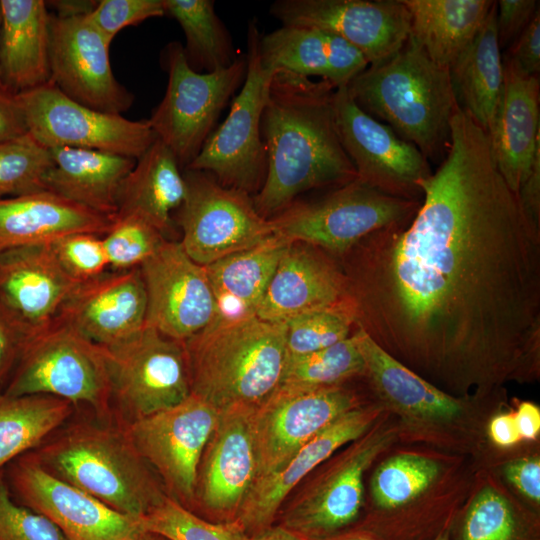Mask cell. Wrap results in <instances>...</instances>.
Segmentation results:
<instances>
[{
  "mask_svg": "<svg viewBox=\"0 0 540 540\" xmlns=\"http://www.w3.org/2000/svg\"><path fill=\"white\" fill-rule=\"evenodd\" d=\"M50 150L30 133L0 143V199L44 190Z\"/></svg>",
  "mask_w": 540,
  "mask_h": 540,
  "instance_id": "cell-40",
  "label": "cell"
},
{
  "mask_svg": "<svg viewBox=\"0 0 540 540\" xmlns=\"http://www.w3.org/2000/svg\"><path fill=\"white\" fill-rule=\"evenodd\" d=\"M111 382V400L129 423L169 409L190 394L183 342L145 325L132 337L102 346Z\"/></svg>",
  "mask_w": 540,
  "mask_h": 540,
  "instance_id": "cell-12",
  "label": "cell"
},
{
  "mask_svg": "<svg viewBox=\"0 0 540 540\" xmlns=\"http://www.w3.org/2000/svg\"><path fill=\"white\" fill-rule=\"evenodd\" d=\"M420 203L385 194L355 179L319 200L294 201L270 220L275 234L337 258L378 230L408 223Z\"/></svg>",
  "mask_w": 540,
  "mask_h": 540,
  "instance_id": "cell-7",
  "label": "cell"
},
{
  "mask_svg": "<svg viewBox=\"0 0 540 540\" xmlns=\"http://www.w3.org/2000/svg\"><path fill=\"white\" fill-rule=\"evenodd\" d=\"M408 222L335 258L355 326L413 371L490 386L535 353L540 230L500 174L489 135L457 109L445 158Z\"/></svg>",
  "mask_w": 540,
  "mask_h": 540,
  "instance_id": "cell-1",
  "label": "cell"
},
{
  "mask_svg": "<svg viewBox=\"0 0 540 540\" xmlns=\"http://www.w3.org/2000/svg\"><path fill=\"white\" fill-rule=\"evenodd\" d=\"M393 434L392 429L374 424L334 453L293 496L280 525L306 540L329 537L350 525L363 504L364 473Z\"/></svg>",
  "mask_w": 540,
  "mask_h": 540,
  "instance_id": "cell-10",
  "label": "cell"
},
{
  "mask_svg": "<svg viewBox=\"0 0 540 540\" xmlns=\"http://www.w3.org/2000/svg\"><path fill=\"white\" fill-rule=\"evenodd\" d=\"M49 245L63 270L78 283L93 279L109 270L100 235L75 233Z\"/></svg>",
  "mask_w": 540,
  "mask_h": 540,
  "instance_id": "cell-45",
  "label": "cell"
},
{
  "mask_svg": "<svg viewBox=\"0 0 540 540\" xmlns=\"http://www.w3.org/2000/svg\"><path fill=\"white\" fill-rule=\"evenodd\" d=\"M285 334V323L257 316L211 322L183 342L191 394L218 411L259 405L281 380Z\"/></svg>",
  "mask_w": 540,
  "mask_h": 540,
  "instance_id": "cell-4",
  "label": "cell"
},
{
  "mask_svg": "<svg viewBox=\"0 0 540 540\" xmlns=\"http://www.w3.org/2000/svg\"><path fill=\"white\" fill-rule=\"evenodd\" d=\"M110 44L87 15H51L50 83L92 109L127 111L134 96L113 74Z\"/></svg>",
  "mask_w": 540,
  "mask_h": 540,
  "instance_id": "cell-18",
  "label": "cell"
},
{
  "mask_svg": "<svg viewBox=\"0 0 540 540\" xmlns=\"http://www.w3.org/2000/svg\"><path fill=\"white\" fill-rule=\"evenodd\" d=\"M168 84L147 120L152 130L186 169L201 151L230 97L243 83L246 57L213 72L193 70L179 43L166 48Z\"/></svg>",
  "mask_w": 540,
  "mask_h": 540,
  "instance_id": "cell-8",
  "label": "cell"
},
{
  "mask_svg": "<svg viewBox=\"0 0 540 540\" xmlns=\"http://www.w3.org/2000/svg\"><path fill=\"white\" fill-rule=\"evenodd\" d=\"M17 96L28 133L47 149L73 147L138 159L157 139L147 120L92 109L50 82Z\"/></svg>",
  "mask_w": 540,
  "mask_h": 540,
  "instance_id": "cell-13",
  "label": "cell"
},
{
  "mask_svg": "<svg viewBox=\"0 0 540 540\" xmlns=\"http://www.w3.org/2000/svg\"><path fill=\"white\" fill-rule=\"evenodd\" d=\"M165 14L181 26L190 67L206 72L228 67L235 59L230 36L210 0H163Z\"/></svg>",
  "mask_w": 540,
  "mask_h": 540,
  "instance_id": "cell-37",
  "label": "cell"
},
{
  "mask_svg": "<svg viewBox=\"0 0 540 540\" xmlns=\"http://www.w3.org/2000/svg\"><path fill=\"white\" fill-rule=\"evenodd\" d=\"M290 243L286 238L273 234L251 248L204 266L216 301L213 321L256 316L276 267Z\"/></svg>",
  "mask_w": 540,
  "mask_h": 540,
  "instance_id": "cell-32",
  "label": "cell"
},
{
  "mask_svg": "<svg viewBox=\"0 0 540 540\" xmlns=\"http://www.w3.org/2000/svg\"><path fill=\"white\" fill-rule=\"evenodd\" d=\"M153 225L134 214L116 215L102 236L109 270L138 268L166 240Z\"/></svg>",
  "mask_w": 540,
  "mask_h": 540,
  "instance_id": "cell-44",
  "label": "cell"
},
{
  "mask_svg": "<svg viewBox=\"0 0 540 540\" xmlns=\"http://www.w3.org/2000/svg\"><path fill=\"white\" fill-rule=\"evenodd\" d=\"M316 540H381L371 531L361 527L347 531H340L329 537Z\"/></svg>",
  "mask_w": 540,
  "mask_h": 540,
  "instance_id": "cell-58",
  "label": "cell"
},
{
  "mask_svg": "<svg viewBox=\"0 0 540 540\" xmlns=\"http://www.w3.org/2000/svg\"><path fill=\"white\" fill-rule=\"evenodd\" d=\"M139 270L147 298L145 325L184 342L214 320L216 301L205 268L180 242L165 240Z\"/></svg>",
  "mask_w": 540,
  "mask_h": 540,
  "instance_id": "cell-19",
  "label": "cell"
},
{
  "mask_svg": "<svg viewBox=\"0 0 540 540\" xmlns=\"http://www.w3.org/2000/svg\"><path fill=\"white\" fill-rule=\"evenodd\" d=\"M113 218L42 190L0 199V253L75 233L103 236Z\"/></svg>",
  "mask_w": 540,
  "mask_h": 540,
  "instance_id": "cell-28",
  "label": "cell"
},
{
  "mask_svg": "<svg viewBox=\"0 0 540 540\" xmlns=\"http://www.w3.org/2000/svg\"><path fill=\"white\" fill-rule=\"evenodd\" d=\"M410 37L438 65L449 68L471 42L495 1L402 0Z\"/></svg>",
  "mask_w": 540,
  "mask_h": 540,
  "instance_id": "cell-35",
  "label": "cell"
},
{
  "mask_svg": "<svg viewBox=\"0 0 540 540\" xmlns=\"http://www.w3.org/2000/svg\"><path fill=\"white\" fill-rule=\"evenodd\" d=\"M255 407L234 405L219 410L217 424L201 455L193 506L217 522L235 521L256 481L252 431Z\"/></svg>",
  "mask_w": 540,
  "mask_h": 540,
  "instance_id": "cell-21",
  "label": "cell"
},
{
  "mask_svg": "<svg viewBox=\"0 0 540 540\" xmlns=\"http://www.w3.org/2000/svg\"><path fill=\"white\" fill-rule=\"evenodd\" d=\"M0 26H1V14H0ZM0 88H5L2 81L1 68H0Z\"/></svg>",
  "mask_w": 540,
  "mask_h": 540,
  "instance_id": "cell-61",
  "label": "cell"
},
{
  "mask_svg": "<svg viewBox=\"0 0 540 540\" xmlns=\"http://www.w3.org/2000/svg\"><path fill=\"white\" fill-rule=\"evenodd\" d=\"M333 110L340 142L357 179L385 194L420 200L418 183L432 173L422 152L363 111L347 86L335 89Z\"/></svg>",
  "mask_w": 540,
  "mask_h": 540,
  "instance_id": "cell-16",
  "label": "cell"
},
{
  "mask_svg": "<svg viewBox=\"0 0 540 540\" xmlns=\"http://www.w3.org/2000/svg\"><path fill=\"white\" fill-rule=\"evenodd\" d=\"M73 406L51 395L9 396L0 392V470L40 446L69 418Z\"/></svg>",
  "mask_w": 540,
  "mask_h": 540,
  "instance_id": "cell-36",
  "label": "cell"
},
{
  "mask_svg": "<svg viewBox=\"0 0 540 540\" xmlns=\"http://www.w3.org/2000/svg\"><path fill=\"white\" fill-rule=\"evenodd\" d=\"M0 68L14 94L50 82V19L43 0H0Z\"/></svg>",
  "mask_w": 540,
  "mask_h": 540,
  "instance_id": "cell-29",
  "label": "cell"
},
{
  "mask_svg": "<svg viewBox=\"0 0 540 540\" xmlns=\"http://www.w3.org/2000/svg\"><path fill=\"white\" fill-rule=\"evenodd\" d=\"M347 89L363 111L385 121L427 159L446 154L458 108L449 71L410 36L393 55L368 65Z\"/></svg>",
  "mask_w": 540,
  "mask_h": 540,
  "instance_id": "cell-3",
  "label": "cell"
},
{
  "mask_svg": "<svg viewBox=\"0 0 540 540\" xmlns=\"http://www.w3.org/2000/svg\"><path fill=\"white\" fill-rule=\"evenodd\" d=\"M517 198L527 220L540 230V155L536 158L528 177L521 184Z\"/></svg>",
  "mask_w": 540,
  "mask_h": 540,
  "instance_id": "cell-52",
  "label": "cell"
},
{
  "mask_svg": "<svg viewBox=\"0 0 540 540\" xmlns=\"http://www.w3.org/2000/svg\"><path fill=\"white\" fill-rule=\"evenodd\" d=\"M358 406L356 394L342 385L316 389L278 385L252 414L256 480L280 470L316 434Z\"/></svg>",
  "mask_w": 540,
  "mask_h": 540,
  "instance_id": "cell-17",
  "label": "cell"
},
{
  "mask_svg": "<svg viewBox=\"0 0 540 540\" xmlns=\"http://www.w3.org/2000/svg\"><path fill=\"white\" fill-rule=\"evenodd\" d=\"M270 13L283 25L339 36L369 65L393 55L410 35V15L402 0H278Z\"/></svg>",
  "mask_w": 540,
  "mask_h": 540,
  "instance_id": "cell-20",
  "label": "cell"
},
{
  "mask_svg": "<svg viewBox=\"0 0 540 540\" xmlns=\"http://www.w3.org/2000/svg\"><path fill=\"white\" fill-rule=\"evenodd\" d=\"M28 132L24 111L17 94L0 88V143Z\"/></svg>",
  "mask_w": 540,
  "mask_h": 540,
  "instance_id": "cell-51",
  "label": "cell"
},
{
  "mask_svg": "<svg viewBox=\"0 0 540 540\" xmlns=\"http://www.w3.org/2000/svg\"><path fill=\"white\" fill-rule=\"evenodd\" d=\"M489 434L495 444L503 447L511 446L521 439L513 414H501L493 418Z\"/></svg>",
  "mask_w": 540,
  "mask_h": 540,
  "instance_id": "cell-55",
  "label": "cell"
},
{
  "mask_svg": "<svg viewBox=\"0 0 540 540\" xmlns=\"http://www.w3.org/2000/svg\"><path fill=\"white\" fill-rule=\"evenodd\" d=\"M22 337L0 312V379L17 361Z\"/></svg>",
  "mask_w": 540,
  "mask_h": 540,
  "instance_id": "cell-53",
  "label": "cell"
},
{
  "mask_svg": "<svg viewBox=\"0 0 540 540\" xmlns=\"http://www.w3.org/2000/svg\"><path fill=\"white\" fill-rule=\"evenodd\" d=\"M49 150L52 165L44 177V190L114 218L121 185L137 159L73 147Z\"/></svg>",
  "mask_w": 540,
  "mask_h": 540,
  "instance_id": "cell-30",
  "label": "cell"
},
{
  "mask_svg": "<svg viewBox=\"0 0 540 540\" xmlns=\"http://www.w3.org/2000/svg\"><path fill=\"white\" fill-rule=\"evenodd\" d=\"M15 502L48 518L66 540H141V518L118 512L45 470L29 452L4 468Z\"/></svg>",
  "mask_w": 540,
  "mask_h": 540,
  "instance_id": "cell-14",
  "label": "cell"
},
{
  "mask_svg": "<svg viewBox=\"0 0 540 540\" xmlns=\"http://www.w3.org/2000/svg\"><path fill=\"white\" fill-rule=\"evenodd\" d=\"M185 195V179L175 156L156 139L124 179L116 215H137L165 235L172 230V213Z\"/></svg>",
  "mask_w": 540,
  "mask_h": 540,
  "instance_id": "cell-34",
  "label": "cell"
},
{
  "mask_svg": "<svg viewBox=\"0 0 540 540\" xmlns=\"http://www.w3.org/2000/svg\"><path fill=\"white\" fill-rule=\"evenodd\" d=\"M186 195L177 211L180 241L187 255L202 266L251 248L274 233L244 191L221 185L211 174L185 169Z\"/></svg>",
  "mask_w": 540,
  "mask_h": 540,
  "instance_id": "cell-11",
  "label": "cell"
},
{
  "mask_svg": "<svg viewBox=\"0 0 540 540\" xmlns=\"http://www.w3.org/2000/svg\"><path fill=\"white\" fill-rule=\"evenodd\" d=\"M141 540H168V539L154 533L146 532L141 538Z\"/></svg>",
  "mask_w": 540,
  "mask_h": 540,
  "instance_id": "cell-60",
  "label": "cell"
},
{
  "mask_svg": "<svg viewBox=\"0 0 540 540\" xmlns=\"http://www.w3.org/2000/svg\"><path fill=\"white\" fill-rule=\"evenodd\" d=\"M2 393L51 395L108 411L111 382L102 346L56 317L22 341L16 367Z\"/></svg>",
  "mask_w": 540,
  "mask_h": 540,
  "instance_id": "cell-6",
  "label": "cell"
},
{
  "mask_svg": "<svg viewBox=\"0 0 540 540\" xmlns=\"http://www.w3.org/2000/svg\"><path fill=\"white\" fill-rule=\"evenodd\" d=\"M513 415L521 439H536L540 431V409L531 402H522Z\"/></svg>",
  "mask_w": 540,
  "mask_h": 540,
  "instance_id": "cell-54",
  "label": "cell"
},
{
  "mask_svg": "<svg viewBox=\"0 0 540 540\" xmlns=\"http://www.w3.org/2000/svg\"><path fill=\"white\" fill-rule=\"evenodd\" d=\"M504 83L489 139L496 166L517 195L540 155L539 76L503 58Z\"/></svg>",
  "mask_w": 540,
  "mask_h": 540,
  "instance_id": "cell-26",
  "label": "cell"
},
{
  "mask_svg": "<svg viewBox=\"0 0 540 540\" xmlns=\"http://www.w3.org/2000/svg\"><path fill=\"white\" fill-rule=\"evenodd\" d=\"M334 91L325 80L275 70L261 120L266 176L252 198L264 218H272L303 192L357 179L337 133Z\"/></svg>",
  "mask_w": 540,
  "mask_h": 540,
  "instance_id": "cell-2",
  "label": "cell"
},
{
  "mask_svg": "<svg viewBox=\"0 0 540 540\" xmlns=\"http://www.w3.org/2000/svg\"><path fill=\"white\" fill-rule=\"evenodd\" d=\"M539 10L537 0L496 2V28L500 49L512 44Z\"/></svg>",
  "mask_w": 540,
  "mask_h": 540,
  "instance_id": "cell-48",
  "label": "cell"
},
{
  "mask_svg": "<svg viewBox=\"0 0 540 540\" xmlns=\"http://www.w3.org/2000/svg\"><path fill=\"white\" fill-rule=\"evenodd\" d=\"M163 15V0H100L87 14L110 43L125 27Z\"/></svg>",
  "mask_w": 540,
  "mask_h": 540,
  "instance_id": "cell-47",
  "label": "cell"
},
{
  "mask_svg": "<svg viewBox=\"0 0 540 540\" xmlns=\"http://www.w3.org/2000/svg\"><path fill=\"white\" fill-rule=\"evenodd\" d=\"M219 411L190 394L181 403L135 420L124 429L166 494L190 510L198 465Z\"/></svg>",
  "mask_w": 540,
  "mask_h": 540,
  "instance_id": "cell-15",
  "label": "cell"
},
{
  "mask_svg": "<svg viewBox=\"0 0 540 540\" xmlns=\"http://www.w3.org/2000/svg\"><path fill=\"white\" fill-rule=\"evenodd\" d=\"M349 303L337 260L322 249L291 242L283 253L256 316L273 323Z\"/></svg>",
  "mask_w": 540,
  "mask_h": 540,
  "instance_id": "cell-25",
  "label": "cell"
},
{
  "mask_svg": "<svg viewBox=\"0 0 540 540\" xmlns=\"http://www.w3.org/2000/svg\"><path fill=\"white\" fill-rule=\"evenodd\" d=\"M249 540H306L285 527L269 526L249 537Z\"/></svg>",
  "mask_w": 540,
  "mask_h": 540,
  "instance_id": "cell-57",
  "label": "cell"
},
{
  "mask_svg": "<svg viewBox=\"0 0 540 540\" xmlns=\"http://www.w3.org/2000/svg\"><path fill=\"white\" fill-rule=\"evenodd\" d=\"M365 366L353 333L319 351L288 358L278 385L316 389L342 385L364 374Z\"/></svg>",
  "mask_w": 540,
  "mask_h": 540,
  "instance_id": "cell-38",
  "label": "cell"
},
{
  "mask_svg": "<svg viewBox=\"0 0 540 540\" xmlns=\"http://www.w3.org/2000/svg\"><path fill=\"white\" fill-rule=\"evenodd\" d=\"M287 359L332 346L356 328L350 303L309 311L285 323Z\"/></svg>",
  "mask_w": 540,
  "mask_h": 540,
  "instance_id": "cell-42",
  "label": "cell"
},
{
  "mask_svg": "<svg viewBox=\"0 0 540 540\" xmlns=\"http://www.w3.org/2000/svg\"><path fill=\"white\" fill-rule=\"evenodd\" d=\"M509 57L527 75L539 76L540 71V11L512 43Z\"/></svg>",
  "mask_w": 540,
  "mask_h": 540,
  "instance_id": "cell-49",
  "label": "cell"
},
{
  "mask_svg": "<svg viewBox=\"0 0 540 540\" xmlns=\"http://www.w3.org/2000/svg\"><path fill=\"white\" fill-rule=\"evenodd\" d=\"M448 71L457 107L489 134L504 83L503 58L496 28V2L477 34Z\"/></svg>",
  "mask_w": 540,
  "mask_h": 540,
  "instance_id": "cell-33",
  "label": "cell"
},
{
  "mask_svg": "<svg viewBox=\"0 0 540 540\" xmlns=\"http://www.w3.org/2000/svg\"><path fill=\"white\" fill-rule=\"evenodd\" d=\"M258 49L265 66L307 78L319 76L335 89L347 86L369 65L344 39L314 27L283 25L260 36Z\"/></svg>",
  "mask_w": 540,
  "mask_h": 540,
  "instance_id": "cell-27",
  "label": "cell"
},
{
  "mask_svg": "<svg viewBox=\"0 0 540 540\" xmlns=\"http://www.w3.org/2000/svg\"><path fill=\"white\" fill-rule=\"evenodd\" d=\"M507 479L527 498L540 501V460L526 457L509 462L504 469Z\"/></svg>",
  "mask_w": 540,
  "mask_h": 540,
  "instance_id": "cell-50",
  "label": "cell"
},
{
  "mask_svg": "<svg viewBox=\"0 0 540 540\" xmlns=\"http://www.w3.org/2000/svg\"><path fill=\"white\" fill-rule=\"evenodd\" d=\"M30 453L55 477L124 514L141 518L168 496L124 429L79 423Z\"/></svg>",
  "mask_w": 540,
  "mask_h": 540,
  "instance_id": "cell-5",
  "label": "cell"
},
{
  "mask_svg": "<svg viewBox=\"0 0 540 540\" xmlns=\"http://www.w3.org/2000/svg\"><path fill=\"white\" fill-rule=\"evenodd\" d=\"M438 463L415 453H400L375 470L371 493L375 505L388 513L416 499L437 478Z\"/></svg>",
  "mask_w": 540,
  "mask_h": 540,
  "instance_id": "cell-39",
  "label": "cell"
},
{
  "mask_svg": "<svg viewBox=\"0 0 540 540\" xmlns=\"http://www.w3.org/2000/svg\"><path fill=\"white\" fill-rule=\"evenodd\" d=\"M0 540H66L44 515L18 504L0 470Z\"/></svg>",
  "mask_w": 540,
  "mask_h": 540,
  "instance_id": "cell-46",
  "label": "cell"
},
{
  "mask_svg": "<svg viewBox=\"0 0 540 540\" xmlns=\"http://www.w3.org/2000/svg\"><path fill=\"white\" fill-rule=\"evenodd\" d=\"M146 532L168 540H249L237 521L211 522L166 496L141 517Z\"/></svg>",
  "mask_w": 540,
  "mask_h": 540,
  "instance_id": "cell-41",
  "label": "cell"
},
{
  "mask_svg": "<svg viewBox=\"0 0 540 540\" xmlns=\"http://www.w3.org/2000/svg\"><path fill=\"white\" fill-rule=\"evenodd\" d=\"M461 540H536V536L518 520L503 496L486 487L465 514Z\"/></svg>",
  "mask_w": 540,
  "mask_h": 540,
  "instance_id": "cell-43",
  "label": "cell"
},
{
  "mask_svg": "<svg viewBox=\"0 0 540 540\" xmlns=\"http://www.w3.org/2000/svg\"><path fill=\"white\" fill-rule=\"evenodd\" d=\"M147 298L138 268L108 270L79 283L58 318L100 346L120 343L146 322Z\"/></svg>",
  "mask_w": 540,
  "mask_h": 540,
  "instance_id": "cell-24",
  "label": "cell"
},
{
  "mask_svg": "<svg viewBox=\"0 0 540 540\" xmlns=\"http://www.w3.org/2000/svg\"><path fill=\"white\" fill-rule=\"evenodd\" d=\"M260 33L249 27L246 75L230 112L186 168L211 174L221 185L250 193L260 190L267 170L261 120L275 70L260 58Z\"/></svg>",
  "mask_w": 540,
  "mask_h": 540,
  "instance_id": "cell-9",
  "label": "cell"
},
{
  "mask_svg": "<svg viewBox=\"0 0 540 540\" xmlns=\"http://www.w3.org/2000/svg\"><path fill=\"white\" fill-rule=\"evenodd\" d=\"M78 284L49 244L0 253V312L23 340L58 316Z\"/></svg>",
  "mask_w": 540,
  "mask_h": 540,
  "instance_id": "cell-22",
  "label": "cell"
},
{
  "mask_svg": "<svg viewBox=\"0 0 540 540\" xmlns=\"http://www.w3.org/2000/svg\"><path fill=\"white\" fill-rule=\"evenodd\" d=\"M366 374L376 393L399 413L424 422L456 418L461 402L401 363L363 329L353 331Z\"/></svg>",
  "mask_w": 540,
  "mask_h": 540,
  "instance_id": "cell-31",
  "label": "cell"
},
{
  "mask_svg": "<svg viewBox=\"0 0 540 540\" xmlns=\"http://www.w3.org/2000/svg\"><path fill=\"white\" fill-rule=\"evenodd\" d=\"M451 527H452V521L451 519H447V521L444 523L441 529L435 534L432 540H450Z\"/></svg>",
  "mask_w": 540,
  "mask_h": 540,
  "instance_id": "cell-59",
  "label": "cell"
},
{
  "mask_svg": "<svg viewBox=\"0 0 540 540\" xmlns=\"http://www.w3.org/2000/svg\"><path fill=\"white\" fill-rule=\"evenodd\" d=\"M58 16L87 15L96 6L97 1H53Z\"/></svg>",
  "mask_w": 540,
  "mask_h": 540,
  "instance_id": "cell-56",
  "label": "cell"
},
{
  "mask_svg": "<svg viewBox=\"0 0 540 540\" xmlns=\"http://www.w3.org/2000/svg\"><path fill=\"white\" fill-rule=\"evenodd\" d=\"M381 411L358 406L321 430L280 470L255 481L235 521L249 536L271 526L290 493L340 448L366 433Z\"/></svg>",
  "mask_w": 540,
  "mask_h": 540,
  "instance_id": "cell-23",
  "label": "cell"
}]
</instances>
